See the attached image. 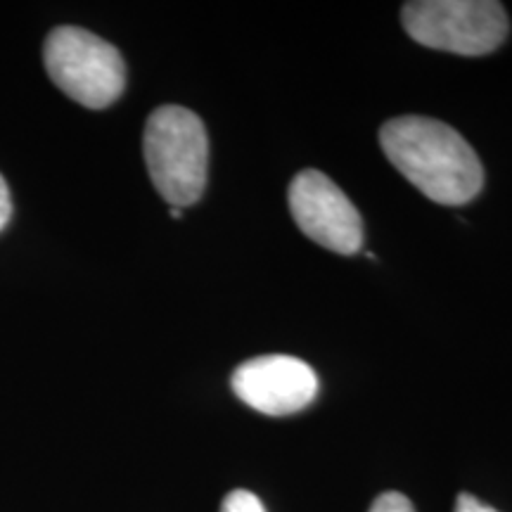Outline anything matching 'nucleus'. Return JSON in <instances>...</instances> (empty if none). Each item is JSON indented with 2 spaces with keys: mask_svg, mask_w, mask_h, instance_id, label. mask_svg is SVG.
Here are the masks:
<instances>
[{
  "mask_svg": "<svg viewBox=\"0 0 512 512\" xmlns=\"http://www.w3.org/2000/svg\"><path fill=\"white\" fill-rule=\"evenodd\" d=\"M380 147L403 178L444 207L467 204L484 188V169L477 152L444 121L389 119L380 128Z\"/></svg>",
  "mask_w": 512,
  "mask_h": 512,
  "instance_id": "nucleus-1",
  "label": "nucleus"
},
{
  "mask_svg": "<svg viewBox=\"0 0 512 512\" xmlns=\"http://www.w3.org/2000/svg\"><path fill=\"white\" fill-rule=\"evenodd\" d=\"M152 185L171 207H190L204 195L209 169L207 128L195 112L164 105L150 114L143 138Z\"/></svg>",
  "mask_w": 512,
  "mask_h": 512,
  "instance_id": "nucleus-2",
  "label": "nucleus"
},
{
  "mask_svg": "<svg viewBox=\"0 0 512 512\" xmlns=\"http://www.w3.org/2000/svg\"><path fill=\"white\" fill-rule=\"evenodd\" d=\"M48 76L69 98L105 110L119 100L126 86L124 57L105 38L79 27H57L43 46Z\"/></svg>",
  "mask_w": 512,
  "mask_h": 512,
  "instance_id": "nucleus-3",
  "label": "nucleus"
},
{
  "mask_svg": "<svg viewBox=\"0 0 512 512\" xmlns=\"http://www.w3.org/2000/svg\"><path fill=\"white\" fill-rule=\"evenodd\" d=\"M406 34L425 48L489 55L508 38V15L494 0H415L401 10Z\"/></svg>",
  "mask_w": 512,
  "mask_h": 512,
  "instance_id": "nucleus-4",
  "label": "nucleus"
},
{
  "mask_svg": "<svg viewBox=\"0 0 512 512\" xmlns=\"http://www.w3.org/2000/svg\"><path fill=\"white\" fill-rule=\"evenodd\" d=\"M287 204L306 238L337 254H356L363 247V219L351 200L316 169L292 178Z\"/></svg>",
  "mask_w": 512,
  "mask_h": 512,
  "instance_id": "nucleus-5",
  "label": "nucleus"
},
{
  "mask_svg": "<svg viewBox=\"0 0 512 512\" xmlns=\"http://www.w3.org/2000/svg\"><path fill=\"white\" fill-rule=\"evenodd\" d=\"M230 387L242 403L264 415H290L316 399L318 377L294 356H256L235 368Z\"/></svg>",
  "mask_w": 512,
  "mask_h": 512,
  "instance_id": "nucleus-6",
  "label": "nucleus"
},
{
  "mask_svg": "<svg viewBox=\"0 0 512 512\" xmlns=\"http://www.w3.org/2000/svg\"><path fill=\"white\" fill-rule=\"evenodd\" d=\"M221 512H266L264 503L259 501V496H254L252 491L238 489L230 491L226 501L221 505Z\"/></svg>",
  "mask_w": 512,
  "mask_h": 512,
  "instance_id": "nucleus-7",
  "label": "nucleus"
},
{
  "mask_svg": "<svg viewBox=\"0 0 512 512\" xmlns=\"http://www.w3.org/2000/svg\"><path fill=\"white\" fill-rule=\"evenodd\" d=\"M370 512H415V508L399 491H387V494L375 498V503L370 505Z\"/></svg>",
  "mask_w": 512,
  "mask_h": 512,
  "instance_id": "nucleus-8",
  "label": "nucleus"
},
{
  "mask_svg": "<svg viewBox=\"0 0 512 512\" xmlns=\"http://www.w3.org/2000/svg\"><path fill=\"white\" fill-rule=\"evenodd\" d=\"M456 512H498V510L491 508V505L482 503L475 496L460 494L458 501H456Z\"/></svg>",
  "mask_w": 512,
  "mask_h": 512,
  "instance_id": "nucleus-9",
  "label": "nucleus"
},
{
  "mask_svg": "<svg viewBox=\"0 0 512 512\" xmlns=\"http://www.w3.org/2000/svg\"><path fill=\"white\" fill-rule=\"evenodd\" d=\"M12 216V197H10V188L5 183V178L0 176V230L8 226Z\"/></svg>",
  "mask_w": 512,
  "mask_h": 512,
  "instance_id": "nucleus-10",
  "label": "nucleus"
},
{
  "mask_svg": "<svg viewBox=\"0 0 512 512\" xmlns=\"http://www.w3.org/2000/svg\"><path fill=\"white\" fill-rule=\"evenodd\" d=\"M171 216H174V219H181V209L171 207Z\"/></svg>",
  "mask_w": 512,
  "mask_h": 512,
  "instance_id": "nucleus-11",
  "label": "nucleus"
}]
</instances>
